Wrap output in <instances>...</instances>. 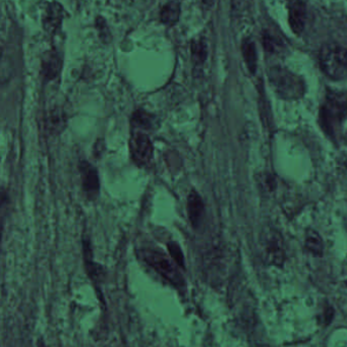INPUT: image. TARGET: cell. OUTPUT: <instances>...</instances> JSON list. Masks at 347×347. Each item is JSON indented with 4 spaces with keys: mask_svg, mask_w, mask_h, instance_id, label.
<instances>
[{
    "mask_svg": "<svg viewBox=\"0 0 347 347\" xmlns=\"http://www.w3.org/2000/svg\"><path fill=\"white\" fill-rule=\"evenodd\" d=\"M346 57H347V50H346Z\"/></svg>",
    "mask_w": 347,
    "mask_h": 347,
    "instance_id": "obj_22",
    "label": "cell"
},
{
    "mask_svg": "<svg viewBox=\"0 0 347 347\" xmlns=\"http://www.w3.org/2000/svg\"><path fill=\"white\" fill-rule=\"evenodd\" d=\"M268 80L274 92L282 99L296 100L306 93L305 81L286 67H270L268 70Z\"/></svg>",
    "mask_w": 347,
    "mask_h": 347,
    "instance_id": "obj_2",
    "label": "cell"
},
{
    "mask_svg": "<svg viewBox=\"0 0 347 347\" xmlns=\"http://www.w3.org/2000/svg\"><path fill=\"white\" fill-rule=\"evenodd\" d=\"M263 46L268 52H276L278 47L280 46V42L269 33L263 34Z\"/></svg>",
    "mask_w": 347,
    "mask_h": 347,
    "instance_id": "obj_19",
    "label": "cell"
},
{
    "mask_svg": "<svg viewBox=\"0 0 347 347\" xmlns=\"http://www.w3.org/2000/svg\"><path fill=\"white\" fill-rule=\"evenodd\" d=\"M129 150L131 159L139 166L147 165L153 158V144L147 134L143 132H132Z\"/></svg>",
    "mask_w": 347,
    "mask_h": 347,
    "instance_id": "obj_5",
    "label": "cell"
},
{
    "mask_svg": "<svg viewBox=\"0 0 347 347\" xmlns=\"http://www.w3.org/2000/svg\"><path fill=\"white\" fill-rule=\"evenodd\" d=\"M64 16L62 6L58 2H51L47 6L43 15V27L49 34H53L57 31L60 26Z\"/></svg>",
    "mask_w": 347,
    "mask_h": 347,
    "instance_id": "obj_9",
    "label": "cell"
},
{
    "mask_svg": "<svg viewBox=\"0 0 347 347\" xmlns=\"http://www.w3.org/2000/svg\"><path fill=\"white\" fill-rule=\"evenodd\" d=\"M86 265H87V269H88V273L89 276L91 277L93 280H99L101 276H103L104 274V270L102 267H100L99 265L93 263L91 261L90 257L86 259Z\"/></svg>",
    "mask_w": 347,
    "mask_h": 347,
    "instance_id": "obj_18",
    "label": "cell"
},
{
    "mask_svg": "<svg viewBox=\"0 0 347 347\" xmlns=\"http://www.w3.org/2000/svg\"><path fill=\"white\" fill-rule=\"evenodd\" d=\"M320 66L332 80H344L347 77L346 50L336 44L324 45L320 51Z\"/></svg>",
    "mask_w": 347,
    "mask_h": 347,
    "instance_id": "obj_3",
    "label": "cell"
},
{
    "mask_svg": "<svg viewBox=\"0 0 347 347\" xmlns=\"http://www.w3.org/2000/svg\"><path fill=\"white\" fill-rule=\"evenodd\" d=\"M61 70V58L57 52L49 51L42 59V74L47 80H53Z\"/></svg>",
    "mask_w": 347,
    "mask_h": 347,
    "instance_id": "obj_11",
    "label": "cell"
},
{
    "mask_svg": "<svg viewBox=\"0 0 347 347\" xmlns=\"http://www.w3.org/2000/svg\"><path fill=\"white\" fill-rule=\"evenodd\" d=\"M190 49H192L193 59L196 64H201L205 62L208 55V47L207 43L204 40L193 41Z\"/></svg>",
    "mask_w": 347,
    "mask_h": 347,
    "instance_id": "obj_14",
    "label": "cell"
},
{
    "mask_svg": "<svg viewBox=\"0 0 347 347\" xmlns=\"http://www.w3.org/2000/svg\"><path fill=\"white\" fill-rule=\"evenodd\" d=\"M64 126H65L64 115L58 110L52 111L47 121V128L49 129V131L53 133L59 132L64 128Z\"/></svg>",
    "mask_w": 347,
    "mask_h": 347,
    "instance_id": "obj_16",
    "label": "cell"
},
{
    "mask_svg": "<svg viewBox=\"0 0 347 347\" xmlns=\"http://www.w3.org/2000/svg\"><path fill=\"white\" fill-rule=\"evenodd\" d=\"M168 250L172 256V259L177 263L178 266L184 268V261H183V255L181 248L176 243H168Z\"/></svg>",
    "mask_w": 347,
    "mask_h": 347,
    "instance_id": "obj_20",
    "label": "cell"
},
{
    "mask_svg": "<svg viewBox=\"0 0 347 347\" xmlns=\"http://www.w3.org/2000/svg\"><path fill=\"white\" fill-rule=\"evenodd\" d=\"M241 52L243 56V60L248 66L249 71L252 74H255L256 72V61L257 54L256 49V44L251 38H246L243 40L241 45Z\"/></svg>",
    "mask_w": 347,
    "mask_h": 347,
    "instance_id": "obj_12",
    "label": "cell"
},
{
    "mask_svg": "<svg viewBox=\"0 0 347 347\" xmlns=\"http://www.w3.org/2000/svg\"><path fill=\"white\" fill-rule=\"evenodd\" d=\"M181 16V6L175 1L167 2L161 9V21L165 25L172 26L179 19Z\"/></svg>",
    "mask_w": 347,
    "mask_h": 347,
    "instance_id": "obj_13",
    "label": "cell"
},
{
    "mask_svg": "<svg viewBox=\"0 0 347 347\" xmlns=\"http://www.w3.org/2000/svg\"><path fill=\"white\" fill-rule=\"evenodd\" d=\"M204 211L205 206L203 200H201V196L197 192L192 190L187 198V214L189 221L192 222L195 228L200 226L201 219H203Z\"/></svg>",
    "mask_w": 347,
    "mask_h": 347,
    "instance_id": "obj_10",
    "label": "cell"
},
{
    "mask_svg": "<svg viewBox=\"0 0 347 347\" xmlns=\"http://www.w3.org/2000/svg\"><path fill=\"white\" fill-rule=\"evenodd\" d=\"M264 249L267 259L275 265H282L284 261V248L281 235L278 232L270 231L265 234Z\"/></svg>",
    "mask_w": 347,
    "mask_h": 347,
    "instance_id": "obj_7",
    "label": "cell"
},
{
    "mask_svg": "<svg viewBox=\"0 0 347 347\" xmlns=\"http://www.w3.org/2000/svg\"><path fill=\"white\" fill-rule=\"evenodd\" d=\"M347 119V93L329 90L320 109L321 127L334 136Z\"/></svg>",
    "mask_w": 347,
    "mask_h": 347,
    "instance_id": "obj_1",
    "label": "cell"
},
{
    "mask_svg": "<svg viewBox=\"0 0 347 347\" xmlns=\"http://www.w3.org/2000/svg\"><path fill=\"white\" fill-rule=\"evenodd\" d=\"M143 259L154 270L159 273L163 278L168 280L174 286H181L183 284V279L181 272L173 266L171 261L168 259L164 253L158 250L146 249L143 251Z\"/></svg>",
    "mask_w": 347,
    "mask_h": 347,
    "instance_id": "obj_4",
    "label": "cell"
},
{
    "mask_svg": "<svg viewBox=\"0 0 347 347\" xmlns=\"http://www.w3.org/2000/svg\"><path fill=\"white\" fill-rule=\"evenodd\" d=\"M96 24H97V30L99 31L100 39L102 40L104 43H108V41L110 39V33L107 28L106 21L102 18V17H99L96 19Z\"/></svg>",
    "mask_w": 347,
    "mask_h": 347,
    "instance_id": "obj_21",
    "label": "cell"
},
{
    "mask_svg": "<svg viewBox=\"0 0 347 347\" xmlns=\"http://www.w3.org/2000/svg\"><path fill=\"white\" fill-rule=\"evenodd\" d=\"M81 173L82 187L90 200H96L100 192V181L96 168L88 161L82 160L78 164Z\"/></svg>",
    "mask_w": 347,
    "mask_h": 347,
    "instance_id": "obj_6",
    "label": "cell"
},
{
    "mask_svg": "<svg viewBox=\"0 0 347 347\" xmlns=\"http://www.w3.org/2000/svg\"><path fill=\"white\" fill-rule=\"evenodd\" d=\"M306 248L315 255L322 254V242H321L320 237L316 233L310 234V237L307 238Z\"/></svg>",
    "mask_w": 347,
    "mask_h": 347,
    "instance_id": "obj_17",
    "label": "cell"
},
{
    "mask_svg": "<svg viewBox=\"0 0 347 347\" xmlns=\"http://www.w3.org/2000/svg\"><path fill=\"white\" fill-rule=\"evenodd\" d=\"M307 22V5L301 0H295L289 5V25L291 30L299 36L304 32Z\"/></svg>",
    "mask_w": 347,
    "mask_h": 347,
    "instance_id": "obj_8",
    "label": "cell"
},
{
    "mask_svg": "<svg viewBox=\"0 0 347 347\" xmlns=\"http://www.w3.org/2000/svg\"><path fill=\"white\" fill-rule=\"evenodd\" d=\"M131 123L142 128H151L154 125V117L144 110L134 112L131 117Z\"/></svg>",
    "mask_w": 347,
    "mask_h": 347,
    "instance_id": "obj_15",
    "label": "cell"
}]
</instances>
